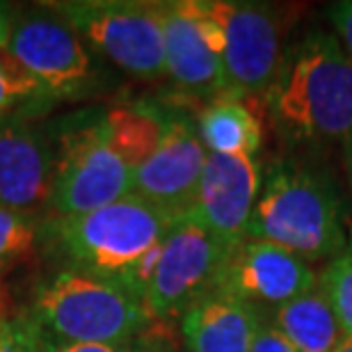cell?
Returning <instances> with one entry per match:
<instances>
[{
    "instance_id": "cell-24",
    "label": "cell",
    "mask_w": 352,
    "mask_h": 352,
    "mask_svg": "<svg viewBox=\"0 0 352 352\" xmlns=\"http://www.w3.org/2000/svg\"><path fill=\"white\" fill-rule=\"evenodd\" d=\"M329 21L334 23L336 39L341 41L343 51L352 60V0L346 3H334L329 7Z\"/></svg>"
},
{
    "instance_id": "cell-31",
    "label": "cell",
    "mask_w": 352,
    "mask_h": 352,
    "mask_svg": "<svg viewBox=\"0 0 352 352\" xmlns=\"http://www.w3.org/2000/svg\"><path fill=\"white\" fill-rule=\"evenodd\" d=\"M142 352H149V350H142Z\"/></svg>"
},
{
    "instance_id": "cell-3",
    "label": "cell",
    "mask_w": 352,
    "mask_h": 352,
    "mask_svg": "<svg viewBox=\"0 0 352 352\" xmlns=\"http://www.w3.org/2000/svg\"><path fill=\"white\" fill-rule=\"evenodd\" d=\"M21 316L41 339L105 346H126L151 320L126 286L72 267L39 279Z\"/></svg>"
},
{
    "instance_id": "cell-9",
    "label": "cell",
    "mask_w": 352,
    "mask_h": 352,
    "mask_svg": "<svg viewBox=\"0 0 352 352\" xmlns=\"http://www.w3.org/2000/svg\"><path fill=\"white\" fill-rule=\"evenodd\" d=\"M318 284L311 265L279 245L245 238L234 245L220 265L210 291L236 295L254 307L281 305L300 298Z\"/></svg>"
},
{
    "instance_id": "cell-12",
    "label": "cell",
    "mask_w": 352,
    "mask_h": 352,
    "mask_svg": "<svg viewBox=\"0 0 352 352\" xmlns=\"http://www.w3.org/2000/svg\"><path fill=\"white\" fill-rule=\"evenodd\" d=\"M261 183L256 156L208 153L195 197V213L224 248L231 250L248 238Z\"/></svg>"
},
{
    "instance_id": "cell-28",
    "label": "cell",
    "mask_w": 352,
    "mask_h": 352,
    "mask_svg": "<svg viewBox=\"0 0 352 352\" xmlns=\"http://www.w3.org/2000/svg\"><path fill=\"white\" fill-rule=\"evenodd\" d=\"M343 165H346V176H348V186L352 195V135L343 142Z\"/></svg>"
},
{
    "instance_id": "cell-4",
    "label": "cell",
    "mask_w": 352,
    "mask_h": 352,
    "mask_svg": "<svg viewBox=\"0 0 352 352\" xmlns=\"http://www.w3.org/2000/svg\"><path fill=\"white\" fill-rule=\"evenodd\" d=\"M248 238L279 245L309 265L334 261L348 248L339 195L327 176L309 167L272 165L261 183Z\"/></svg>"
},
{
    "instance_id": "cell-30",
    "label": "cell",
    "mask_w": 352,
    "mask_h": 352,
    "mask_svg": "<svg viewBox=\"0 0 352 352\" xmlns=\"http://www.w3.org/2000/svg\"><path fill=\"white\" fill-rule=\"evenodd\" d=\"M350 241H352V231H350Z\"/></svg>"
},
{
    "instance_id": "cell-25",
    "label": "cell",
    "mask_w": 352,
    "mask_h": 352,
    "mask_svg": "<svg viewBox=\"0 0 352 352\" xmlns=\"http://www.w3.org/2000/svg\"><path fill=\"white\" fill-rule=\"evenodd\" d=\"M250 352H298V348L279 329H274L270 322H263L261 329L254 336V343H252Z\"/></svg>"
},
{
    "instance_id": "cell-27",
    "label": "cell",
    "mask_w": 352,
    "mask_h": 352,
    "mask_svg": "<svg viewBox=\"0 0 352 352\" xmlns=\"http://www.w3.org/2000/svg\"><path fill=\"white\" fill-rule=\"evenodd\" d=\"M16 19H19V14L12 5L0 3V48H5L7 41H10Z\"/></svg>"
},
{
    "instance_id": "cell-2",
    "label": "cell",
    "mask_w": 352,
    "mask_h": 352,
    "mask_svg": "<svg viewBox=\"0 0 352 352\" xmlns=\"http://www.w3.org/2000/svg\"><path fill=\"white\" fill-rule=\"evenodd\" d=\"M172 220L163 208L129 195L91 213L53 217L46 238L72 270L117 281L144 302Z\"/></svg>"
},
{
    "instance_id": "cell-21",
    "label": "cell",
    "mask_w": 352,
    "mask_h": 352,
    "mask_svg": "<svg viewBox=\"0 0 352 352\" xmlns=\"http://www.w3.org/2000/svg\"><path fill=\"white\" fill-rule=\"evenodd\" d=\"M318 286L327 293L346 336H352V241L350 248L325 267Z\"/></svg>"
},
{
    "instance_id": "cell-13",
    "label": "cell",
    "mask_w": 352,
    "mask_h": 352,
    "mask_svg": "<svg viewBox=\"0 0 352 352\" xmlns=\"http://www.w3.org/2000/svg\"><path fill=\"white\" fill-rule=\"evenodd\" d=\"M53 146L23 117L0 119V206L34 215L48 208Z\"/></svg>"
},
{
    "instance_id": "cell-18",
    "label": "cell",
    "mask_w": 352,
    "mask_h": 352,
    "mask_svg": "<svg viewBox=\"0 0 352 352\" xmlns=\"http://www.w3.org/2000/svg\"><path fill=\"white\" fill-rule=\"evenodd\" d=\"M167 115L149 103H119L103 110V124L112 149L133 172L156 151Z\"/></svg>"
},
{
    "instance_id": "cell-14",
    "label": "cell",
    "mask_w": 352,
    "mask_h": 352,
    "mask_svg": "<svg viewBox=\"0 0 352 352\" xmlns=\"http://www.w3.org/2000/svg\"><path fill=\"white\" fill-rule=\"evenodd\" d=\"M165 7V74L186 94L222 96V55L201 32L188 0L163 3Z\"/></svg>"
},
{
    "instance_id": "cell-6",
    "label": "cell",
    "mask_w": 352,
    "mask_h": 352,
    "mask_svg": "<svg viewBox=\"0 0 352 352\" xmlns=\"http://www.w3.org/2000/svg\"><path fill=\"white\" fill-rule=\"evenodd\" d=\"M82 41L135 78L165 74V7L133 0H67L48 3Z\"/></svg>"
},
{
    "instance_id": "cell-20",
    "label": "cell",
    "mask_w": 352,
    "mask_h": 352,
    "mask_svg": "<svg viewBox=\"0 0 352 352\" xmlns=\"http://www.w3.org/2000/svg\"><path fill=\"white\" fill-rule=\"evenodd\" d=\"M48 98L39 82L7 53L0 48V119L14 117L23 105L46 103Z\"/></svg>"
},
{
    "instance_id": "cell-15",
    "label": "cell",
    "mask_w": 352,
    "mask_h": 352,
    "mask_svg": "<svg viewBox=\"0 0 352 352\" xmlns=\"http://www.w3.org/2000/svg\"><path fill=\"white\" fill-rule=\"evenodd\" d=\"M261 309L224 291H208L181 316L188 352H250L263 325Z\"/></svg>"
},
{
    "instance_id": "cell-23",
    "label": "cell",
    "mask_w": 352,
    "mask_h": 352,
    "mask_svg": "<svg viewBox=\"0 0 352 352\" xmlns=\"http://www.w3.org/2000/svg\"><path fill=\"white\" fill-rule=\"evenodd\" d=\"M39 352H142L133 343L126 346H105V343H60L39 336Z\"/></svg>"
},
{
    "instance_id": "cell-19",
    "label": "cell",
    "mask_w": 352,
    "mask_h": 352,
    "mask_svg": "<svg viewBox=\"0 0 352 352\" xmlns=\"http://www.w3.org/2000/svg\"><path fill=\"white\" fill-rule=\"evenodd\" d=\"M41 227L34 215L0 206V279L37 258Z\"/></svg>"
},
{
    "instance_id": "cell-8",
    "label": "cell",
    "mask_w": 352,
    "mask_h": 352,
    "mask_svg": "<svg viewBox=\"0 0 352 352\" xmlns=\"http://www.w3.org/2000/svg\"><path fill=\"white\" fill-rule=\"evenodd\" d=\"M44 7L16 19L7 53L39 82L48 101L91 94L101 72L89 46L67 21Z\"/></svg>"
},
{
    "instance_id": "cell-1",
    "label": "cell",
    "mask_w": 352,
    "mask_h": 352,
    "mask_svg": "<svg viewBox=\"0 0 352 352\" xmlns=\"http://www.w3.org/2000/svg\"><path fill=\"white\" fill-rule=\"evenodd\" d=\"M265 110L288 142H346L352 135V60L336 34L314 30L291 44L265 91Z\"/></svg>"
},
{
    "instance_id": "cell-29",
    "label": "cell",
    "mask_w": 352,
    "mask_h": 352,
    "mask_svg": "<svg viewBox=\"0 0 352 352\" xmlns=\"http://www.w3.org/2000/svg\"><path fill=\"white\" fill-rule=\"evenodd\" d=\"M334 352H352V336H346V339L339 343V348H336Z\"/></svg>"
},
{
    "instance_id": "cell-26",
    "label": "cell",
    "mask_w": 352,
    "mask_h": 352,
    "mask_svg": "<svg viewBox=\"0 0 352 352\" xmlns=\"http://www.w3.org/2000/svg\"><path fill=\"white\" fill-rule=\"evenodd\" d=\"M19 307H16V300L10 291V286L5 284V279H0V325L5 322H12L14 318H19Z\"/></svg>"
},
{
    "instance_id": "cell-11",
    "label": "cell",
    "mask_w": 352,
    "mask_h": 352,
    "mask_svg": "<svg viewBox=\"0 0 352 352\" xmlns=\"http://www.w3.org/2000/svg\"><path fill=\"white\" fill-rule=\"evenodd\" d=\"M206 158L208 151L192 119L167 115L156 151L133 172V195L174 217L192 210Z\"/></svg>"
},
{
    "instance_id": "cell-22",
    "label": "cell",
    "mask_w": 352,
    "mask_h": 352,
    "mask_svg": "<svg viewBox=\"0 0 352 352\" xmlns=\"http://www.w3.org/2000/svg\"><path fill=\"white\" fill-rule=\"evenodd\" d=\"M0 352H39V334L21 314L0 325Z\"/></svg>"
},
{
    "instance_id": "cell-7",
    "label": "cell",
    "mask_w": 352,
    "mask_h": 352,
    "mask_svg": "<svg viewBox=\"0 0 352 352\" xmlns=\"http://www.w3.org/2000/svg\"><path fill=\"white\" fill-rule=\"evenodd\" d=\"M227 252L229 248L210 234L195 208L176 215L144 293L149 318H181L190 305L213 288Z\"/></svg>"
},
{
    "instance_id": "cell-16",
    "label": "cell",
    "mask_w": 352,
    "mask_h": 352,
    "mask_svg": "<svg viewBox=\"0 0 352 352\" xmlns=\"http://www.w3.org/2000/svg\"><path fill=\"white\" fill-rule=\"evenodd\" d=\"M270 325L279 329L298 352H334L346 339L332 302L318 284L274 309Z\"/></svg>"
},
{
    "instance_id": "cell-17",
    "label": "cell",
    "mask_w": 352,
    "mask_h": 352,
    "mask_svg": "<svg viewBox=\"0 0 352 352\" xmlns=\"http://www.w3.org/2000/svg\"><path fill=\"white\" fill-rule=\"evenodd\" d=\"M197 133L208 153L222 156H256L263 144L258 117L248 103L231 94L213 98L199 112Z\"/></svg>"
},
{
    "instance_id": "cell-10",
    "label": "cell",
    "mask_w": 352,
    "mask_h": 352,
    "mask_svg": "<svg viewBox=\"0 0 352 352\" xmlns=\"http://www.w3.org/2000/svg\"><path fill=\"white\" fill-rule=\"evenodd\" d=\"M224 25V94L254 96L270 89L281 65L279 25L272 12L254 3H220Z\"/></svg>"
},
{
    "instance_id": "cell-5",
    "label": "cell",
    "mask_w": 352,
    "mask_h": 352,
    "mask_svg": "<svg viewBox=\"0 0 352 352\" xmlns=\"http://www.w3.org/2000/svg\"><path fill=\"white\" fill-rule=\"evenodd\" d=\"M53 146V190L48 210L55 217L91 213L133 195V170L112 149L103 112L69 117Z\"/></svg>"
}]
</instances>
